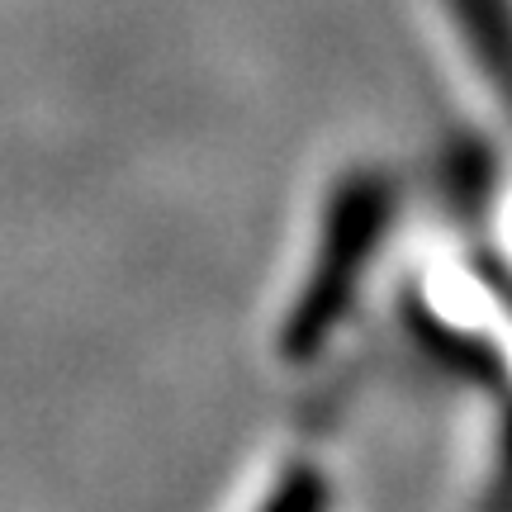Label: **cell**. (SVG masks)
I'll use <instances>...</instances> for the list:
<instances>
[{
    "label": "cell",
    "instance_id": "obj_3",
    "mask_svg": "<svg viewBox=\"0 0 512 512\" xmlns=\"http://www.w3.org/2000/svg\"><path fill=\"white\" fill-rule=\"evenodd\" d=\"M418 332H422V347L437 351L441 361H451L460 375H475L479 384H503V361H498V351L484 347L479 337H465V332L446 328L441 318H422V313H418Z\"/></svg>",
    "mask_w": 512,
    "mask_h": 512
},
{
    "label": "cell",
    "instance_id": "obj_5",
    "mask_svg": "<svg viewBox=\"0 0 512 512\" xmlns=\"http://www.w3.org/2000/svg\"><path fill=\"white\" fill-rule=\"evenodd\" d=\"M489 512H512V413L503 418V437H498V470H494Z\"/></svg>",
    "mask_w": 512,
    "mask_h": 512
},
{
    "label": "cell",
    "instance_id": "obj_4",
    "mask_svg": "<svg viewBox=\"0 0 512 512\" xmlns=\"http://www.w3.org/2000/svg\"><path fill=\"white\" fill-rule=\"evenodd\" d=\"M332 508V484L318 465H290L275 479L271 498L261 503V512H328Z\"/></svg>",
    "mask_w": 512,
    "mask_h": 512
},
{
    "label": "cell",
    "instance_id": "obj_2",
    "mask_svg": "<svg viewBox=\"0 0 512 512\" xmlns=\"http://www.w3.org/2000/svg\"><path fill=\"white\" fill-rule=\"evenodd\" d=\"M456 10L465 15V24H470V34H475L494 81L512 100V19H508V10H503V0H456Z\"/></svg>",
    "mask_w": 512,
    "mask_h": 512
},
{
    "label": "cell",
    "instance_id": "obj_1",
    "mask_svg": "<svg viewBox=\"0 0 512 512\" xmlns=\"http://www.w3.org/2000/svg\"><path fill=\"white\" fill-rule=\"evenodd\" d=\"M394 195L380 176H351L337 195H332L328 223H323V247L313 261L309 280L299 290L290 323L280 328V356L304 366L332 342V332L342 328L351 313V299L366 280V266L384 238Z\"/></svg>",
    "mask_w": 512,
    "mask_h": 512
}]
</instances>
